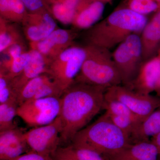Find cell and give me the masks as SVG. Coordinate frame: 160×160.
Wrapping results in <instances>:
<instances>
[{
  "label": "cell",
  "instance_id": "ac0fdd59",
  "mask_svg": "<svg viewBox=\"0 0 160 160\" xmlns=\"http://www.w3.org/2000/svg\"><path fill=\"white\" fill-rule=\"evenodd\" d=\"M160 132V110H155L135 128L129 137L131 144L150 141Z\"/></svg>",
  "mask_w": 160,
  "mask_h": 160
},
{
  "label": "cell",
  "instance_id": "cb8c5ba5",
  "mask_svg": "<svg viewBox=\"0 0 160 160\" xmlns=\"http://www.w3.org/2000/svg\"><path fill=\"white\" fill-rule=\"evenodd\" d=\"M102 109L108 114L126 117L139 122H142L125 104L118 100L104 97Z\"/></svg>",
  "mask_w": 160,
  "mask_h": 160
},
{
  "label": "cell",
  "instance_id": "83f0119b",
  "mask_svg": "<svg viewBox=\"0 0 160 160\" xmlns=\"http://www.w3.org/2000/svg\"><path fill=\"white\" fill-rule=\"evenodd\" d=\"M128 9L146 16L160 10V0H129Z\"/></svg>",
  "mask_w": 160,
  "mask_h": 160
},
{
  "label": "cell",
  "instance_id": "7402d4cb",
  "mask_svg": "<svg viewBox=\"0 0 160 160\" xmlns=\"http://www.w3.org/2000/svg\"><path fill=\"white\" fill-rule=\"evenodd\" d=\"M18 106L16 101L0 104V132L17 127L14 124V119L17 116Z\"/></svg>",
  "mask_w": 160,
  "mask_h": 160
},
{
  "label": "cell",
  "instance_id": "d4e9b609",
  "mask_svg": "<svg viewBox=\"0 0 160 160\" xmlns=\"http://www.w3.org/2000/svg\"><path fill=\"white\" fill-rule=\"evenodd\" d=\"M83 47L73 45L62 52L51 61L49 66L48 74L51 77L55 74L66 63L78 54L82 49Z\"/></svg>",
  "mask_w": 160,
  "mask_h": 160
},
{
  "label": "cell",
  "instance_id": "7a4b0ae2",
  "mask_svg": "<svg viewBox=\"0 0 160 160\" xmlns=\"http://www.w3.org/2000/svg\"><path fill=\"white\" fill-rule=\"evenodd\" d=\"M148 22L146 16L131 9H118L86 30L84 40L86 45L110 50L118 46L130 35L141 34Z\"/></svg>",
  "mask_w": 160,
  "mask_h": 160
},
{
  "label": "cell",
  "instance_id": "e575fe53",
  "mask_svg": "<svg viewBox=\"0 0 160 160\" xmlns=\"http://www.w3.org/2000/svg\"><path fill=\"white\" fill-rule=\"evenodd\" d=\"M52 157L54 160H76L63 146H60Z\"/></svg>",
  "mask_w": 160,
  "mask_h": 160
},
{
  "label": "cell",
  "instance_id": "484cf974",
  "mask_svg": "<svg viewBox=\"0 0 160 160\" xmlns=\"http://www.w3.org/2000/svg\"><path fill=\"white\" fill-rule=\"evenodd\" d=\"M63 146L76 160H105L102 154L93 149L70 144Z\"/></svg>",
  "mask_w": 160,
  "mask_h": 160
},
{
  "label": "cell",
  "instance_id": "9a60e30c",
  "mask_svg": "<svg viewBox=\"0 0 160 160\" xmlns=\"http://www.w3.org/2000/svg\"><path fill=\"white\" fill-rule=\"evenodd\" d=\"M143 62L157 56L160 49V10L148 21L140 34Z\"/></svg>",
  "mask_w": 160,
  "mask_h": 160
},
{
  "label": "cell",
  "instance_id": "f1b7e54d",
  "mask_svg": "<svg viewBox=\"0 0 160 160\" xmlns=\"http://www.w3.org/2000/svg\"><path fill=\"white\" fill-rule=\"evenodd\" d=\"M31 53L29 50L15 59L5 73L0 72L6 75L10 79H12L22 72L29 63Z\"/></svg>",
  "mask_w": 160,
  "mask_h": 160
},
{
  "label": "cell",
  "instance_id": "4316f807",
  "mask_svg": "<svg viewBox=\"0 0 160 160\" xmlns=\"http://www.w3.org/2000/svg\"><path fill=\"white\" fill-rule=\"evenodd\" d=\"M52 12L54 17L64 25L72 24L76 13V9L59 2H53Z\"/></svg>",
  "mask_w": 160,
  "mask_h": 160
},
{
  "label": "cell",
  "instance_id": "d6a6232c",
  "mask_svg": "<svg viewBox=\"0 0 160 160\" xmlns=\"http://www.w3.org/2000/svg\"><path fill=\"white\" fill-rule=\"evenodd\" d=\"M27 9L31 13L46 12L43 0H21Z\"/></svg>",
  "mask_w": 160,
  "mask_h": 160
},
{
  "label": "cell",
  "instance_id": "5bb4252c",
  "mask_svg": "<svg viewBox=\"0 0 160 160\" xmlns=\"http://www.w3.org/2000/svg\"><path fill=\"white\" fill-rule=\"evenodd\" d=\"M103 155L105 160H160L158 150L151 141L130 144L117 152Z\"/></svg>",
  "mask_w": 160,
  "mask_h": 160
},
{
  "label": "cell",
  "instance_id": "4dcf8cb0",
  "mask_svg": "<svg viewBox=\"0 0 160 160\" xmlns=\"http://www.w3.org/2000/svg\"><path fill=\"white\" fill-rule=\"evenodd\" d=\"M11 79L0 72V104L16 101L17 97L11 83Z\"/></svg>",
  "mask_w": 160,
  "mask_h": 160
},
{
  "label": "cell",
  "instance_id": "5b68a950",
  "mask_svg": "<svg viewBox=\"0 0 160 160\" xmlns=\"http://www.w3.org/2000/svg\"><path fill=\"white\" fill-rule=\"evenodd\" d=\"M112 57L122 85L130 88L143 62L140 35H130L117 46Z\"/></svg>",
  "mask_w": 160,
  "mask_h": 160
},
{
  "label": "cell",
  "instance_id": "7c38bea8",
  "mask_svg": "<svg viewBox=\"0 0 160 160\" xmlns=\"http://www.w3.org/2000/svg\"><path fill=\"white\" fill-rule=\"evenodd\" d=\"M160 77V58L158 56L143 62L129 89L144 94L155 91Z\"/></svg>",
  "mask_w": 160,
  "mask_h": 160
},
{
  "label": "cell",
  "instance_id": "8d00e7d4",
  "mask_svg": "<svg viewBox=\"0 0 160 160\" xmlns=\"http://www.w3.org/2000/svg\"><path fill=\"white\" fill-rule=\"evenodd\" d=\"M155 92L156 93L157 96L160 97V77L158 82L156 88L155 90Z\"/></svg>",
  "mask_w": 160,
  "mask_h": 160
},
{
  "label": "cell",
  "instance_id": "277c9868",
  "mask_svg": "<svg viewBox=\"0 0 160 160\" xmlns=\"http://www.w3.org/2000/svg\"><path fill=\"white\" fill-rule=\"evenodd\" d=\"M87 56L74 82L107 89L122 84L121 76L109 49L86 45Z\"/></svg>",
  "mask_w": 160,
  "mask_h": 160
},
{
  "label": "cell",
  "instance_id": "836d02e7",
  "mask_svg": "<svg viewBox=\"0 0 160 160\" xmlns=\"http://www.w3.org/2000/svg\"><path fill=\"white\" fill-rule=\"evenodd\" d=\"M12 160H54L51 156L39 154L33 151L20 156Z\"/></svg>",
  "mask_w": 160,
  "mask_h": 160
},
{
  "label": "cell",
  "instance_id": "1f68e13d",
  "mask_svg": "<svg viewBox=\"0 0 160 160\" xmlns=\"http://www.w3.org/2000/svg\"><path fill=\"white\" fill-rule=\"evenodd\" d=\"M63 92V91L60 88L57 83L52 78L41 86L32 99L54 97H60L62 94Z\"/></svg>",
  "mask_w": 160,
  "mask_h": 160
},
{
  "label": "cell",
  "instance_id": "3957f363",
  "mask_svg": "<svg viewBox=\"0 0 160 160\" xmlns=\"http://www.w3.org/2000/svg\"><path fill=\"white\" fill-rule=\"evenodd\" d=\"M70 143L102 155L117 152L131 144L129 137L113 124L106 113L79 131Z\"/></svg>",
  "mask_w": 160,
  "mask_h": 160
},
{
  "label": "cell",
  "instance_id": "8fae6325",
  "mask_svg": "<svg viewBox=\"0 0 160 160\" xmlns=\"http://www.w3.org/2000/svg\"><path fill=\"white\" fill-rule=\"evenodd\" d=\"M26 131L17 127L0 132V160H12L32 151L25 138Z\"/></svg>",
  "mask_w": 160,
  "mask_h": 160
},
{
  "label": "cell",
  "instance_id": "9c48e42d",
  "mask_svg": "<svg viewBox=\"0 0 160 160\" xmlns=\"http://www.w3.org/2000/svg\"><path fill=\"white\" fill-rule=\"evenodd\" d=\"M77 36L76 32L72 29L57 28L44 39L29 42V46L30 49L38 51L52 61L62 52L74 45L73 40Z\"/></svg>",
  "mask_w": 160,
  "mask_h": 160
},
{
  "label": "cell",
  "instance_id": "8992f818",
  "mask_svg": "<svg viewBox=\"0 0 160 160\" xmlns=\"http://www.w3.org/2000/svg\"><path fill=\"white\" fill-rule=\"evenodd\" d=\"M60 97L32 99L26 101L18 107L17 116L32 128L48 125L58 116Z\"/></svg>",
  "mask_w": 160,
  "mask_h": 160
},
{
  "label": "cell",
  "instance_id": "603a6c76",
  "mask_svg": "<svg viewBox=\"0 0 160 160\" xmlns=\"http://www.w3.org/2000/svg\"><path fill=\"white\" fill-rule=\"evenodd\" d=\"M25 42L12 45L1 52L2 59L0 62V72L5 73L15 59L28 51Z\"/></svg>",
  "mask_w": 160,
  "mask_h": 160
},
{
  "label": "cell",
  "instance_id": "2e32d148",
  "mask_svg": "<svg viewBox=\"0 0 160 160\" xmlns=\"http://www.w3.org/2000/svg\"><path fill=\"white\" fill-rule=\"evenodd\" d=\"M105 9L103 2L96 0L89 2L82 0L71 25L76 29H87L96 24Z\"/></svg>",
  "mask_w": 160,
  "mask_h": 160
},
{
  "label": "cell",
  "instance_id": "ba28073f",
  "mask_svg": "<svg viewBox=\"0 0 160 160\" xmlns=\"http://www.w3.org/2000/svg\"><path fill=\"white\" fill-rule=\"evenodd\" d=\"M62 124L58 117L50 124L26 131L25 137L32 151L52 156L61 145Z\"/></svg>",
  "mask_w": 160,
  "mask_h": 160
},
{
  "label": "cell",
  "instance_id": "52a82bcc",
  "mask_svg": "<svg viewBox=\"0 0 160 160\" xmlns=\"http://www.w3.org/2000/svg\"><path fill=\"white\" fill-rule=\"evenodd\" d=\"M104 97L122 102L142 121L160 106V97L142 94L121 85L106 89Z\"/></svg>",
  "mask_w": 160,
  "mask_h": 160
},
{
  "label": "cell",
  "instance_id": "d6986e66",
  "mask_svg": "<svg viewBox=\"0 0 160 160\" xmlns=\"http://www.w3.org/2000/svg\"><path fill=\"white\" fill-rule=\"evenodd\" d=\"M21 0H0L1 18L16 24H22L28 13Z\"/></svg>",
  "mask_w": 160,
  "mask_h": 160
},
{
  "label": "cell",
  "instance_id": "f546056e",
  "mask_svg": "<svg viewBox=\"0 0 160 160\" xmlns=\"http://www.w3.org/2000/svg\"><path fill=\"white\" fill-rule=\"evenodd\" d=\"M105 113L108 116L113 124L128 136L129 138L135 128L141 123L126 117L108 114L106 112Z\"/></svg>",
  "mask_w": 160,
  "mask_h": 160
},
{
  "label": "cell",
  "instance_id": "6da1fadb",
  "mask_svg": "<svg viewBox=\"0 0 160 160\" xmlns=\"http://www.w3.org/2000/svg\"><path fill=\"white\" fill-rule=\"evenodd\" d=\"M106 89L74 82L60 97L61 145L71 142L75 135L102 109Z\"/></svg>",
  "mask_w": 160,
  "mask_h": 160
},
{
  "label": "cell",
  "instance_id": "74e56055",
  "mask_svg": "<svg viewBox=\"0 0 160 160\" xmlns=\"http://www.w3.org/2000/svg\"><path fill=\"white\" fill-rule=\"evenodd\" d=\"M157 56L160 58V49L159 50L158 52Z\"/></svg>",
  "mask_w": 160,
  "mask_h": 160
},
{
  "label": "cell",
  "instance_id": "f35d334b",
  "mask_svg": "<svg viewBox=\"0 0 160 160\" xmlns=\"http://www.w3.org/2000/svg\"><path fill=\"white\" fill-rule=\"evenodd\" d=\"M106 1H109V0H106Z\"/></svg>",
  "mask_w": 160,
  "mask_h": 160
},
{
  "label": "cell",
  "instance_id": "ab89813d",
  "mask_svg": "<svg viewBox=\"0 0 160 160\" xmlns=\"http://www.w3.org/2000/svg\"><path fill=\"white\" fill-rule=\"evenodd\" d=\"M159 109L160 110V107H159Z\"/></svg>",
  "mask_w": 160,
  "mask_h": 160
},
{
  "label": "cell",
  "instance_id": "ffe728a7",
  "mask_svg": "<svg viewBox=\"0 0 160 160\" xmlns=\"http://www.w3.org/2000/svg\"><path fill=\"white\" fill-rule=\"evenodd\" d=\"M17 24L0 18V52L12 45L25 42Z\"/></svg>",
  "mask_w": 160,
  "mask_h": 160
},
{
  "label": "cell",
  "instance_id": "e0dca14e",
  "mask_svg": "<svg viewBox=\"0 0 160 160\" xmlns=\"http://www.w3.org/2000/svg\"><path fill=\"white\" fill-rule=\"evenodd\" d=\"M87 56L86 46L69 60L65 65L51 77L61 89L64 91L74 82Z\"/></svg>",
  "mask_w": 160,
  "mask_h": 160
},
{
  "label": "cell",
  "instance_id": "44dd1931",
  "mask_svg": "<svg viewBox=\"0 0 160 160\" xmlns=\"http://www.w3.org/2000/svg\"><path fill=\"white\" fill-rule=\"evenodd\" d=\"M51 79L48 73H43L29 81L18 93L17 102L18 106L33 98L41 86Z\"/></svg>",
  "mask_w": 160,
  "mask_h": 160
},
{
  "label": "cell",
  "instance_id": "30bf717a",
  "mask_svg": "<svg viewBox=\"0 0 160 160\" xmlns=\"http://www.w3.org/2000/svg\"><path fill=\"white\" fill-rule=\"evenodd\" d=\"M21 24L24 36L29 42L44 39L58 28L53 18L46 11L28 13Z\"/></svg>",
  "mask_w": 160,
  "mask_h": 160
},
{
  "label": "cell",
  "instance_id": "4fadbf2b",
  "mask_svg": "<svg viewBox=\"0 0 160 160\" xmlns=\"http://www.w3.org/2000/svg\"><path fill=\"white\" fill-rule=\"evenodd\" d=\"M31 58L22 72L11 80L16 97L20 90L29 81L43 73H48L51 61L38 51L29 49Z\"/></svg>",
  "mask_w": 160,
  "mask_h": 160
},
{
  "label": "cell",
  "instance_id": "d590c367",
  "mask_svg": "<svg viewBox=\"0 0 160 160\" xmlns=\"http://www.w3.org/2000/svg\"><path fill=\"white\" fill-rule=\"evenodd\" d=\"M150 141L157 148L159 153L160 158V132L154 136L152 137Z\"/></svg>",
  "mask_w": 160,
  "mask_h": 160
}]
</instances>
